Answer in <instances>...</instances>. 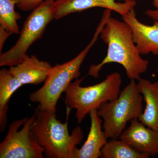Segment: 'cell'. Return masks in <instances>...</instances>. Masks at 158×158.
Returning <instances> with one entry per match:
<instances>
[{"label": "cell", "mask_w": 158, "mask_h": 158, "mask_svg": "<svg viewBox=\"0 0 158 158\" xmlns=\"http://www.w3.org/2000/svg\"><path fill=\"white\" fill-rule=\"evenodd\" d=\"M84 79L72 82L65 91L67 111L76 110V117L78 123L91 110H98L102 104L117 99L122 83L121 75L117 72L108 75L103 81L88 87L81 86Z\"/></svg>", "instance_id": "obj_4"}, {"label": "cell", "mask_w": 158, "mask_h": 158, "mask_svg": "<svg viewBox=\"0 0 158 158\" xmlns=\"http://www.w3.org/2000/svg\"><path fill=\"white\" fill-rule=\"evenodd\" d=\"M17 0H0V26L13 34H19L18 20L19 13L15 11Z\"/></svg>", "instance_id": "obj_16"}, {"label": "cell", "mask_w": 158, "mask_h": 158, "mask_svg": "<svg viewBox=\"0 0 158 158\" xmlns=\"http://www.w3.org/2000/svg\"><path fill=\"white\" fill-rule=\"evenodd\" d=\"M145 15L154 21H158V9L155 10L149 9L146 10Z\"/></svg>", "instance_id": "obj_19"}, {"label": "cell", "mask_w": 158, "mask_h": 158, "mask_svg": "<svg viewBox=\"0 0 158 158\" xmlns=\"http://www.w3.org/2000/svg\"><path fill=\"white\" fill-rule=\"evenodd\" d=\"M122 18L131 27L133 40L140 54L158 55V21H154L152 25L144 24L138 20L135 9Z\"/></svg>", "instance_id": "obj_10"}, {"label": "cell", "mask_w": 158, "mask_h": 158, "mask_svg": "<svg viewBox=\"0 0 158 158\" xmlns=\"http://www.w3.org/2000/svg\"><path fill=\"white\" fill-rule=\"evenodd\" d=\"M11 34H12L11 33L0 26V52H1V54L2 53V50L4 44L6 42V40Z\"/></svg>", "instance_id": "obj_18"}, {"label": "cell", "mask_w": 158, "mask_h": 158, "mask_svg": "<svg viewBox=\"0 0 158 158\" xmlns=\"http://www.w3.org/2000/svg\"><path fill=\"white\" fill-rule=\"evenodd\" d=\"M22 84L10 73L9 69L0 70V128L5 130L8 122V103L13 94L23 86Z\"/></svg>", "instance_id": "obj_14"}, {"label": "cell", "mask_w": 158, "mask_h": 158, "mask_svg": "<svg viewBox=\"0 0 158 158\" xmlns=\"http://www.w3.org/2000/svg\"><path fill=\"white\" fill-rule=\"evenodd\" d=\"M55 0H45L26 19L17 42L0 56V66H14L22 62L31 45L40 39L48 24L54 19Z\"/></svg>", "instance_id": "obj_6"}, {"label": "cell", "mask_w": 158, "mask_h": 158, "mask_svg": "<svg viewBox=\"0 0 158 158\" xmlns=\"http://www.w3.org/2000/svg\"><path fill=\"white\" fill-rule=\"evenodd\" d=\"M106 21L102 19L94 37L85 48L73 59L62 64H57L52 67L44 81V85L37 91L31 94L30 100L39 103L40 110L56 113V105L61 94L65 92L69 85L81 75V66L87 55L97 41Z\"/></svg>", "instance_id": "obj_3"}, {"label": "cell", "mask_w": 158, "mask_h": 158, "mask_svg": "<svg viewBox=\"0 0 158 158\" xmlns=\"http://www.w3.org/2000/svg\"><path fill=\"white\" fill-rule=\"evenodd\" d=\"M143 99L135 80H131L117 99L100 106L98 114L103 120L102 128L108 139H118L127 123L140 117L143 112Z\"/></svg>", "instance_id": "obj_5"}, {"label": "cell", "mask_w": 158, "mask_h": 158, "mask_svg": "<svg viewBox=\"0 0 158 158\" xmlns=\"http://www.w3.org/2000/svg\"><path fill=\"white\" fill-rule=\"evenodd\" d=\"M138 152L150 156L158 154V131L148 127L137 119L119 137Z\"/></svg>", "instance_id": "obj_9"}, {"label": "cell", "mask_w": 158, "mask_h": 158, "mask_svg": "<svg viewBox=\"0 0 158 158\" xmlns=\"http://www.w3.org/2000/svg\"><path fill=\"white\" fill-rule=\"evenodd\" d=\"M100 37L107 45V53L100 63L90 65L88 75L98 78L105 65L117 63L123 66L130 80L138 81L141 78V75L147 70L149 62L141 57L133 40L131 29L127 23L110 16Z\"/></svg>", "instance_id": "obj_1"}, {"label": "cell", "mask_w": 158, "mask_h": 158, "mask_svg": "<svg viewBox=\"0 0 158 158\" xmlns=\"http://www.w3.org/2000/svg\"><path fill=\"white\" fill-rule=\"evenodd\" d=\"M137 87L145 103V109L138 120L148 127L158 131V82L140 78Z\"/></svg>", "instance_id": "obj_13"}, {"label": "cell", "mask_w": 158, "mask_h": 158, "mask_svg": "<svg viewBox=\"0 0 158 158\" xmlns=\"http://www.w3.org/2000/svg\"><path fill=\"white\" fill-rule=\"evenodd\" d=\"M52 67L49 62L40 61L37 56L27 55L22 62L11 66L9 70L23 85H37L45 81Z\"/></svg>", "instance_id": "obj_11"}, {"label": "cell", "mask_w": 158, "mask_h": 158, "mask_svg": "<svg viewBox=\"0 0 158 158\" xmlns=\"http://www.w3.org/2000/svg\"><path fill=\"white\" fill-rule=\"evenodd\" d=\"M137 5L135 0H56L54 2V19L94 8L109 9L125 16Z\"/></svg>", "instance_id": "obj_8"}, {"label": "cell", "mask_w": 158, "mask_h": 158, "mask_svg": "<svg viewBox=\"0 0 158 158\" xmlns=\"http://www.w3.org/2000/svg\"><path fill=\"white\" fill-rule=\"evenodd\" d=\"M70 112L67 111V120L62 123L56 113L40 110L35 111V118L31 130L40 145L44 149V154L49 158H73L77 146L84 139L81 127L75 128L70 135L68 119Z\"/></svg>", "instance_id": "obj_2"}, {"label": "cell", "mask_w": 158, "mask_h": 158, "mask_svg": "<svg viewBox=\"0 0 158 158\" xmlns=\"http://www.w3.org/2000/svg\"><path fill=\"white\" fill-rule=\"evenodd\" d=\"M45 1V0H17L16 6L22 11H32Z\"/></svg>", "instance_id": "obj_17"}, {"label": "cell", "mask_w": 158, "mask_h": 158, "mask_svg": "<svg viewBox=\"0 0 158 158\" xmlns=\"http://www.w3.org/2000/svg\"><path fill=\"white\" fill-rule=\"evenodd\" d=\"M102 158H148V156L138 152L123 140L112 139L102 148Z\"/></svg>", "instance_id": "obj_15"}, {"label": "cell", "mask_w": 158, "mask_h": 158, "mask_svg": "<svg viewBox=\"0 0 158 158\" xmlns=\"http://www.w3.org/2000/svg\"><path fill=\"white\" fill-rule=\"evenodd\" d=\"M97 109L90 111V127L88 138L80 148H76L73 158L101 157L102 148L107 142L108 138L102 130V119L98 114Z\"/></svg>", "instance_id": "obj_12"}, {"label": "cell", "mask_w": 158, "mask_h": 158, "mask_svg": "<svg viewBox=\"0 0 158 158\" xmlns=\"http://www.w3.org/2000/svg\"><path fill=\"white\" fill-rule=\"evenodd\" d=\"M33 116L12 122L0 144L1 158H43L44 149L40 145L31 130Z\"/></svg>", "instance_id": "obj_7"}, {"label": "cell", "mask_w": 158, "mask_h": 158, "mask_svg": "<svg viewBox=\"0 0 158 158\" xmlns=\"http://www.w3.org/2000/svg\"><path fill=\"white\" fill-rule=\"evenodd\" d=\"M152 5L156 9H158V0H152Z\"/></svg>", "instance_id": "obj_20"}]
</instances>
